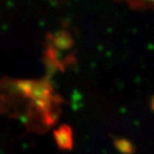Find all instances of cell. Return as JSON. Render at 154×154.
Segmentation results:
<instances>
[{
    "label": "cell",
    "instance_id": "7a4b0ae2",
    "mask_svg": "<svg viewBox=\"0 0 154 154\" xmlns=\"http://www.w3.org/2000/svg\"><path fill=\"white\" fill-rule=\"evenodd\" d=\"M118 2H124L130 7L137 8L154 9V0H115Z\"/></svg>",
    "mask_w": 154,
    "mask_h": 154
},
{
    "label": "cell",
    "instance_id": "6da1fadb",
    "mask_svg": "<svg viewBox=\"0 0 154 154\" xmlns=\"http://www.w3.org/2000/svg\"><path fill=\"white\" fill-rule=\"evenodd\" d=\"M56 139L61 148L67 149L72 145V134L67 127H61L56 132Z\"/></svg>",
    "mask_w": 154,
    "mask_h": 154
}]
</instances>
